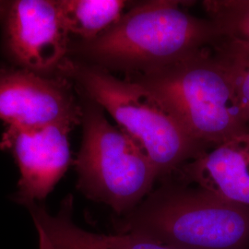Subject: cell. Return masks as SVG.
Segmentation results:
<instances>
[{
	"instance_id": "obj_3",
	"label": "cell",
	"mask_w": 249,
	"mask_h": 249,
	"mask_svg": "<svg viewBox=\"0 0 249 249\" xmlns=\"http://www.w3.org/2000/svg\"><path fill=\"white\" fill-rule=\"evenodd\" d=\"M58 73L114 118L118 127L147 154L158 178H169L207 151L169 109L138 82L120 79L71 56L63 61Z\"/></svg>"
},
{
	"instance_id": "obj_9",
	"label": "cell",
	"mask_w": 249,
	"mask_h": 249,
	"mask_svg": "<svg viewBox=\"0 0 249 249\" xmlns=\"http://www.w3.org/2000/svg\"><path fill=\"white\" fill-rule=\"evenodd\" d=\"M186 185L209 190L249 208V132L235 136L176 172Z\"/></svg>"
},
{
	"instance_id": "obj_8",
	"label": "cell",
	"mask_w": 249,
	"mask_h": 249,
	"mask_svg": "<svg viewBox=\"0 0 249 249\" xmlns=\"http://www.w3.org/2000/svg\"><path fill=\"white\" fill-rule=\"evenodd\" d=\"M74 127L57 124L37 130L6 126L0 148L13 156L19 170L13 199L42 204L71 164L70 133Z\"/></svg>"
},
{
	"instance_id": "obj_7",
	"label": "cell",
	"mask_w": 249,
	"mask_h": 249,
	"mask_svg": "<svg viewBox=\"0 0 249 249\" xmlns=\"http://www.w3.org/2000/svg\"><path fill=\"white\" fill-rule=\"evenodd\" d=\"M71 80L0 63V120L7 126L37 130L81 124L82 107Z\"/></svg>"
},
{
	"instance_id": "obj_6",
	"label": "cell",
	"mask_w": 249,
	"mask_h": 249,
	"mask_svg": "<svg viewBox=\"0 0 249 249\" xmlns=\"http://www.w3.org/2000/svg\"><path fill=\"white\" fill-rule=\"evenodd\" d=\"M0 31L7 57L19 68L58 74L70 55L58 0H0Z\"/></svg>"
},
{
	"instance_id": "obj_11",
	"label": "cell",
	"mask_w": 249,
	"mask_h": 249,
	"mask_svg": "<svg viewBox=\"0 0 249 249\" xmlns=\"http://www.w3.org/2000/svg\"><path fill=\"white\" fill-rule=\"evenodd\" d=\"M70 36L80 41L92 40L116 24L123 16L124 0H58Z\"/></svg>"
},
{
	"instance_id": "obj_5",
	"label": "cell",
	"mask_w": 249,
	"mask_h": 249,
	"mask_svg": "<svg viewBox=\"0 0 249 249\" xmlns=\"http://www.w3.org/2000/svg\"><path fill=\"white\" fill-rule=\"evenodd\" d=\"M77 92L82 107V141L73 161L77 187L89 199L108 206L114 219L122 218L152 191L157 171L142 149L108 121L102 107Z\"/></svg>"
},
{
	"instance_id": "obj_10",
	"label": "cell",
	"mask_w": 249,
	"mask_h": 249,
	"mask_svg": "<svg viewBox=\"0 0 249 249\" xmlns=\"http://www.w3.org/2000/svg\"><path fill=\"white\" fill-rule=\"evenodd\" d=\"M39 237V249H172L136 233H96L72 220L73 196H66L58 213L50 214L43 204L27 207Z\"/></svg>"
},
{
	"instance_id": "obj_12",
	"label": "cell",
	"mask_w": 249,
	"mask_h": 249,
	"mask_svg": "<svg viewBox=\"0 0 249 249\" xmlns=\"http://www.w3.org/2000/svg\"><path fill=\"white\" fill-rule=\"evenodd\" d=\"M213 49L230 74L241 106L249 121V43L222 37Z\"/></svg>"
},
{
	"instance_id": "obj_1",
	"label": "cell",
	"mask_w": 249,
	"mask_h": 249,
	"mask_svg": "<svg viewBox=\"0 0 249 249\" xmlns=\"http://www.w3.org/2000/svg\"><path fill=\"white\" fill-rule=\"evenodd\" d=\"M222 37L210 18L189 14L181 2L150 0L124 11L98 37L71 41L69 56L135 78L213 48Z\"/></svg>"
},
{
	"instance_id": "obj_13",
	"label": "cell",
	"mask_w": 249,
	"mask_h": 249,
	"mask_svg": "<svg viewBox=\"0 0 249 249\" xmlns=\"http://www.w3.org/2000/svg\"><path fill=\"white\" fill-rule=\"evenodd\" d=\"M202 6L223 37L249 43V0H206Z\"/></svg>"
},
{
	"instance_id": "obj_2",
	"label": "cell",
	"mask_w": 249,
	"mask_h": 249,
	"mask_svg": "<svg viewBox=\"0 0 249 249\" xmlns=\"http://www.w3.org/2000/svg\"><path fill=\"white\" fill-rule=\"evenodd\" d=\"M113 224L172 249H249V208L181 182L152 190Z\"/></svg>"
},
{
	"instance_id": "obj_4",
	"label": "cell",
	"mask_w": 249,
	"mask_h": 249,
	"mask_svg": "<svg viewBox=\"0 0 249 249\" xmlns=\"http://www.w3.org/2000/svg\"><path fill=\"white\" fill-rule=\"evenodd\" d=\"M213 48L159 71L126 78L151 90L187 133L207 148L249 132L231 76Z\"/></svg>"
}]
</instances>
